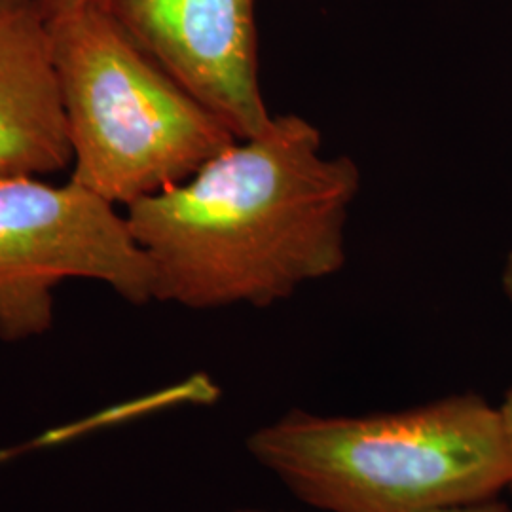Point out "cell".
I'll return each mask as SVG.
<instances>
[{"mask_svg": "<svg viewBox=\"0 0 512 512\" xmlns=\"http://www.w3.org/2000/svg\"><path fill=\"white\" fill-rule=\"evenodd\" d=\"M361 186L321 131L274 116L183 183L126 207L147 255L154 300L188 310L268 308L346 264V220Z\"/></svg>", "mask_w": 512, "mask_h": 512, "instance_id": "cell-1", "label": "cell"}, {"mask_svg": "<svg viewBox=\"0 0 512 512\" xmlns=\"http://www.w3.org/2000/svg\"><path fill=\"white\" fill-rule=\"evenodd\" d=\"M247 450L325 512H439L494 499L512 475L499 410L475 393L370 416L293 410Z\"/></svg>", "mask_w": 512, "mask_h": 512, "instance_id": "cell-2", "label": "cell"}, {"mask_svg": "<svg viewBox=\"0 0 512 512\" xmlns=\"http://www.w3.org/2000/svg\"><path fill=\"white\" fill-rule=\"evenodd\" d=\"M74 183L114 205L183 183L238 139L97 0L48 19Z\"/></svg>", "mask_w": 512, "mask_h": 512, "instance_id": "cell-3", "label": "cell"}, {"mask_svg": "<svg viewBox=\"0 0 512 512\" xmlns=\"http://www.w3.org/2000/svg\"><path fill=\"white\" fill-rule=\"evenodd\" d=\"M82 184L0 179V340L18 344L54 325L55 289L69 279L154 302L147 255L126 215Z\"/></svg>", "mask_w": 512, "mask_h": 512, "instance_id": "cell-4", "label": "cell"}, {"mask_svg": "<svg viewBox=\"0 0 512 512\" xmlns=\"http://www.w3.org/2000/svg\"><path fill=\"white\" fill-rule=\"evenodd\" d=\"M145 54L236 139L274 120L258 80L255 0H99Z\"/></svg>", "mask_w": 512, "mask_h": 512, "instance_id": "cell-5", "label": "cell"}, {"mask_svg": "<svg viewBox=\"0 0 512 512\" xmlns=\"http://www.w3.org/2000/svg\"><path fill=\"white\" fill-rule=\"evenodd\" d=\"M73 164L48 19L37 4L0 19V179Z\"/></svg>", "mask_w": 512, "mask_h": 512, "instance_id": "cell-6", "label": "cell"}, {"mask_svg": "<svg viewBox=\"0 0 512 512\" xmlns=\"http://www.w3.org/2000/svg\"><path fill=\"white\" fill-rule=\"evenodd\" d=\"M92 2H97V0H37V6L44 14V18L52 19L69 14V12L78 10L86 4H92Z\"/></svg>", "mask_w": 512, "mask_h": 512, "instance_id": "cell-7", "label": "cell"}, {"mask_svg": "<svg viewBox=\"0 0 512 512\" xmlns=\"http://www.w3.org/2000/svg\"><path fill=\"white\" fill-rule=\"evenodd\" d=\"M497 410H499V418H501V425H503V435H505V442H507V450H509L512 469V387L507 391V395H505L501 406H497ZM507 490H509L512 495V475Z\"/></svg>", "mask_w": 512, "mask_h": 512, "instance_id": "cell-8", "label": "cell"}, {"mask_svg": "<svg viewBox=\"0 0 512 512\" xmlns=\"http://www.w3.org/2000/svg\"><path fill=\"white\" fill-rule=\"evenodd\" d=\"M439 512H511V509L503 501L494 497V499L469 503V505H459V507H452V509H444V511Z\"/></svg>", "mask_w": 512, "mask_h": 512, "instance_id": "cell-9", "label": "cell"}, {"mask_svg": "<svg viewBox=\"0 0 512 512\" xmlns=\"http://www.w3.org/2000/svg\"><path fill=\"white\" fill-rule=\"evenodd\" d=\"M37 0H0V19L18 12L21 8L35 6Z\"/></svg>", "mask_w": 512, "mask_h": 512, "instance_id": "cell-10", "label": "cell"}, {"mask_svg": "<svg viewBox=\"0 0 512 512\" xmlns=\"http://www.w3.org/2000/svg\"><path fill=\"white\" fill-rule=\"evenodd\" d=\"M501 281H503V291H505V294L509 296V300L512 302V251L507 256V260H505Z\"/></svg>", "mask_w": 512, "mask_h": 512, "instance_id": "cell-11", "label": "cell"}, {"mask_svg": "<svg viewBox=\"0 0 512 512\" xmlns=\"http://www.w3.org/2000/svg\"><path fill=\"white\" fill-rule=\"evenodd\" d=\"M25 452H27L25 444L10 446V448H2V450H0V463H4V461H8V459L18 458V456L25 454Z\"/></svg>", "mask_w": 512, "mask_h": 512, "instance_id": "cell-12", "label": "cell"}, {"mask_svg": "<svg viewBox=\"0 0 512 512\" xmlns=\"http://www.w3.org/2000/svg\"><path fill=\"white\" fill-rule=\"evenodd\" d=\"M234 512H274V511H260V509H241V511Z\"/></svg>", "mask_w": 512, "mask_h": 512, "instance_id": "cell-13", "label": "cell"}]
</instances>
